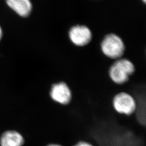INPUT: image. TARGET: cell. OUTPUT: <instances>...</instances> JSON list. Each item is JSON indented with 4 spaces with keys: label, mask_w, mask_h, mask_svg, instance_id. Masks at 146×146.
<instances>
[{
    "label": "cell",
    "mask_w": 146,
    "mask_h": 146,
    "mask_svg": "<svg viewBox=\"0 0 146 146\" xmlns=\"http://www.w3.org/2000/svg\"><path fill=\"white\" fill-rule=\"evenodd\" d=\"M135 70L134 64L125 58L115 60L110 66L108 74L111 80L116 84L127 83Z\"/></svg>",
    "instance_id": "obj_1"
},
{
    "label": "cell",
    "mask_w": 146,
    "mask_h": 146,
    "mask_svg": "<svg viewBox=\"0 0 146 146\" xmlns=\"http://www.w3.org/2000/svg\"><path fill=\"white\" fill-rule=\"evenodd\" d=\"M100 49L106 57L115 60L123 56L125 48L122 38L119 35L110 33L103 37L100 43Z\"/></svg>",
    "instance_id": "obj_2"
},
{
    "label": "cell",
    "mask_w": 146,
    "mask_h": 146,
    "mask_svg": "<svg viewBox=\"0 0 146 146\" xmlns=\"http://www.w3.org/2000/svg\"><path fill=\"white\" fill-rule=\"evenodd\" d=\"M68 37L70 42L75 46L84 47L87 46L92 41L93 34L88 25L77 23L69 27Z\"/></svg>",
    "instance_id": "obj_3"
},
{
    "label": "cell",
    "mask_w": 146,
    "mask_h": 146,
    "mask_svg": "<svg viewBox=\"0 0 146 146\" xmlns=\"http://www.w3.org/2000/svg\"><path fill=\"white\" fill-rule=\"evenodd\" d=\"M113 107L115 111L121 115L131 116L135 112V100L131 94L121 92L116 94L112 101Z\"/></svg>",
    "instance_id": "obj_4"
},
{
    "label": "cell",
    "mask_w": 146,
    "mask_h": 146,
    "mask_svg": "<svg viewBox=\"0 0 146 146\" xmlns=\"http://www.w3.org/2000/svg\"><path fill=\"white\" fill-rule=\"evenodd\" d=\"M49 94L53 101L61 105H67L72 98V91L68 84L64 82L53 84Z\"/></svg>",
    "instance_id": "obj_5"
},
{
    "label": "cell",
    "mask_w": 146,
    "mask_h": 146,
    "mask_svg": "<svg viewBox=\"0 0 146 146\" xmlns=\"http://www.w3.org/2000/svg\"><path fill=\"white\" fill-rule=\"evenodd\" d=\"M25 143L23 136L17 131H6L0 137L1 146H23Z\"/></svg>",
    "instance_id": "obj_6"
},
{
    "label": "cell",
    "mask_w": 146,
    "mask_h": 146,
    "mask_svg": "<svg viewBox=\"0 0 146 146\" xmlns=\"http://www.w3.org/2000/svg\"><path fill=\"white\" fill-rule=\"evenodd\" d=\"M7 5L19 15L27 17L31 14L33 5L31 0H6Z\"/></svg>",
    "instance_id": "obj_7"
},
{
    "label": "cell",
    "mask_w": 146,
    "mask_h": 146,
    "mask_svg": "<svg viewBox=\"0 0 146 146\" xmlns=\"http://www.w3.org/2000/svg\"><path fill=\"white\" fill-rule=\"evenodd\" d=\"M73 146H94L90 142L85 141H80L77 142Z\"/></svg>",
    "instance_id": "obj_8"
},
{
    "label": "cell",
    "mask_w": 146,
    "mask_h": 146,
    "mask_svg": "<svg viewBox=\"0 0 146 146\" xmlns=\"http://www.w3.org/2000/svg\"><path fill=\"white\" fill-rule=\"evenodd\" d=\"M46 146H62L59 144H56V143H50V144H49Z\"/></svg>",
    "instance_id": "obj_9"
},
{
    "label": "cell",
    "mask_w": 146,
    "mask_h": 146,
    "mask_svg": "<svg viewBox=\"0 0 146 146\" xmlns=\"http://www.w3.org/2000/svg\"><path fill=\"white\" fill-rule=\"evenodd\" d=\"M2 31L1 28L0 27V40L2 38Z\"/></svg>",
    "instance_id": "obj_10"
},
{
    "label": "cell",
    "mask_w": 146,
    "mask_h": 146,
    "mask_svg": "<svg viewBox=\"0 0 146 146\" xmlns=\"http://www.w3.org/2000/svg\"><path fill=\"white\" fill-rule=\"evenodd\" d=\"M141 1H142V3H143L144 4L146 3V0H141Z\"/></svg>",
    "instance_id": "obj_11"
}]
</instances>
